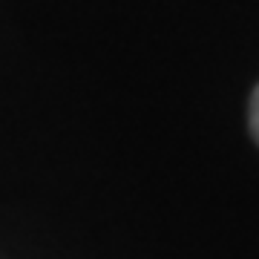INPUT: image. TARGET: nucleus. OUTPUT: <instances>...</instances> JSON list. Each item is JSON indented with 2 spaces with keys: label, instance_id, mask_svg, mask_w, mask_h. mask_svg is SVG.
I'll return each mask as SVG.
<instances>
[{
  "label": "nucleus",
  "instance_id": "1",
  "mask_svg": "<svg viewBox=\"0 0 259 259\" xmlns=\"http://www.w3.org/2000/svg\"><path fill=\"white\" fill-rule=\"evenodd\" d=\"M250 133L259 141V87L253 90V98H250Z\"/></svg>",
  "mask_w": 259,
  "mask_h": 259
}]
</instances>
